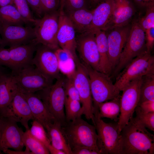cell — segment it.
I'll use <instances>...</instances> for the list:
<instances>
[{"instance_id": "obj_1", "label": "cell", "mask_w": 154, "mask_h": 154, "mask_svg": "<svg viewBox=\"0 0 154 154\" xmlns=\"http://www.w3.org/2000/svg\"><path fill=\"white\" fill-rule=\"evenodd\" d=\"M119 154H153L154 136L132 117L120 133Z\"/></svg>"}, {"instance_id": "obj_2", "label": "cell", "mask_w": 154, "mask_h": 154, "mask_svg": "<svg viewBox=\"0 0 154 154\" xmlns=\"http://www.w3.org/2000/svg\"><path fill=\"white\" fill-rule=\"evenodd\" d=\"M63 130L71 148L85 147L100 154L97 145V134L95 126L81 117L67 123Z\"/></svg>"}, {"instance_id": "obj_3", "label": "cell", "mask_w": 154, "mask_h": 154, "mask_svg": "<svg viewBox=\"0 0 154 154\" xmlns=\"http://www.w3.org/2000/svg\"><path fill=\"white\" fill-rule=\"evenodd\" d=\"M65 79L60 77L50 87L38 91L37 94L48 110L62 126L66 124L64 111L66 96L64 85Z\"/></svg>"}, {"instance_id": "obj_4", "label": "cell", "mask_w": 154, "mask_h": 154, "mask_svg": "<svg viewBox=\"0 0 154 154\" xmlns=\"http://www.w3.org/2000/svg\"><path fill=\"white\" fill-rule=\"evenodd\" d=\"M154 74V57L146 50L134 58L119 73L114 85L120 91L126 85L139 77Z\"/></svg>"}, {"instance_id": "obj_5", "label": "cell", "mask_w": 154, "mask_h": 154, "mask_svg": "<svg viewBox=\"0 0 154 154\" xmlns=\"http://www.w3.org/2000/svg\"><path fill=\"white\" fill-rule=\"evenodd\" d=\"M84 65L89 76L94 107L120 97V91L113 83L109 76Z\"/></svg>"}, {"instance_id": "obj_6", "label": "cell", "mask_w": 154, "mask_h": 154, "mask_svg": "<svg viewBox=\"0 0 154 154\" xmlns=\"http://www.w3.org/2000/svg\"><path fill=\"white\" fill-rule=\"evenodd\" d=\"M94 122L97 134V145L100 154H119L120 134L117 123L104 121L98 116V110H94Z\"/></svg>"}, {"instance_id": "obj_7", "label": "cell", "mask_w": 154, "mask_h": 154, "mask_svg": "<svg viewBox=\"0 0 154 154\" xmlns=\"http://www.w3.org/2000/svg\"><path fill=\"white\" fill-rule=\"evenodd\" d=\"M146 50L145 31L137 20L132 23L129 33L114 74H118L134 58Z\"/></svg>"}, {"instance_id": "obj_8", "label": "cell", "mask_w": 154, "mask_h": 154, "mask_svg": "<svg viewBox=\"0 0 154 154\" xmlns=\"http://www.w3.org/2000/svg\"><path fill=\"white\" fill-rule=\"evenodd\" d=\"M59 11L44 14L37 19L34 27L37 44H41L55 50L59 48L57 40Z\"/></svg>"}, {"instance_id": "obj_9", "label": "cell", "mask_w": 154, "mask_h": 154, "mask_svg": "<svg viewBox=\"0 0 154 154\" xmlns=\"http://www.w3.org/2000/svg\"><path fill=\"white\" fill-rule=\"evenodd\" d=\"M19 89L22 92L35 93L52 85L53 80L32 64L11 73Z\"/></svg>"}, {"instance_id": "obj_10", "label": "cell", "mask_w": 154, "mask_h": 154, "mask_svg": "<svg viewBox=\"0 0 154 154\" xmlns=\"http://www.w3.org/2000/svg\"><path fill=\"white\" fill-rule=\"evenodd\" d=\"M142 77L128 83L122 90L120 98V112L117 122L119 133L128 123L139 103Z\"/></svg>"}, {"instance_id": "obj_11", "label": "cell", "mask_w": 154, "mask_h": 154, "mask_svg": "<svg viewBox=\"0 0 154 154\" xmlns=\"http://www.w3.org/2000/svg\"><path fill=\"white\" fill-rule=\"evenodd\" d=\"M76 63V69L73 78L79 96L83 115L87 120H91L94 125V107L87 70L79 60Z\"/></svg>"}, {"instance_id": "obj_12", "label": "cell", "mask_w": 154, "mask_h": 154, "mask_svg": "<svg viewBox=\"0 0 154 154\" xmlns=\"http://www.w3.org/2000/svg\"><path fill=\"white\" fill-rule=\"evenodd\" d=\"M58 11V27L57 38L59 46L69 53L76 62L79 59L76 53V31L65 11L64 0H61Z\"/></svg>"}, {"instance_id": "obj_13", "label": "cell", "mask_w": 154, "mask_h": 154, "mask_svg": "<svg viewBox=\"0 0 154 154\" xmlns=\"http://www.w3.org/2000/svg\"><path fill=\"white\" fill-rule=\"evenodd\" d=\"M0 47H9L25 44L34 41L36 36L34 28L17 25H1Z\"/></svg>"}, {"instance_id": "obj_14", "label": "cell", "mask_w": 154, "mask_h": 154, "mask_svg": "<svg viewBox=\"0 0 154 154\" xmlns=\"http://www.w3.org/2000/svg\"><path fill=\"white\" fill-rule=\"evenodd\" d=\"M2 117L20 122L26 130L29 129L28 122L34 117L23 93L18 90L9 104L0 112Z\"/></svg>"}, {"instance_id": "obj_15", "label": "cell", "mask_w": 154, "mask_h": 154, "mask_svg": "<svg viewBox=\"0 0 154 154\" xmlns=\"http://www.w3.org/2000/svg\"><path fill=\"white\" fill-rule=\"evenodd\" d=\"M32 64L53 80L60 77L58 59L54 50L41 44L37 45Z\"/></svg>"}, {"instance_id": "obj_16", "label": "cell", "mask_w": 154, "mask_h": 154, "mask_svg": "<svg viewBox=\"0 0 154 154\" xmlns=\"http://www.w3.org/2000/svg\"><path fill=\"white\" fill-rule=\"evenodd\" d=\"M77 50L83 64L99 71L100 56L95 34L87 31L76 38Z\"/></svg>"}, {"instance_id": "obj_17", "label": "cell", "mask_w": 154, "mask_h": 154, "mask_svg": "<svg viewBox=\"0 0 154 154\" xmlns=\"http://www.w3.org/2000/svg\"><path fill=\"white\" fill-rule=\"evenodd\" d=\"M131 25L114 27L105 31L107 37L108 56L113 70L118 62L128 38Z\"/></svg>"}, {"instance_id": "obj_18", "label": "cell", "mask_w": 154, "mask_h": 154, "mask_svg": "<svg viewBox=\"0 0 154 154\" xmlns=\"http://www.w3.org/2000/svg\"><path fill=\"white\" fill-rule=\"evenodd\" d=\"M17 123L5 118L0 136V154L4 149H9L23 151L24 146L23 141L24 132Z\"/></svg>"}, {"instance_id": "obj_19", "label": "cell", "mask_w": 154, "mask_h": 154, "mask_svg": "<svg viewBox=\"0 0 154 154\" xmlns=\"http://www.w3.org/2000/svg\"><path fill=\"white\" fill-rule=\"evenodd\" d=\"M37 44L35 40L30 43L9 47L12 73L32 65L33 55Z\"/></svg>"}, {"instance_id": "obj_20", "label": "cell", "mask_w": 154, "mask_h": 154, "mask_svg": "<svg viewBox=\"0 0 154 154\" xmlns=\"http://www.w3.org/2000/svg\"><path fill=\"white\" fill-rule=\"evenodd\" d=\"M114 8L108 23L104 31L129 24L134 13V8L128 0H114Z\"/></svg>"}, {"instance_id": "obj_21", "label": "cell", "mask_w": 154, "mask_h": 154, "mask_svg": "<svg viewBox=\"0 0 154 154\" xmlns=\"http://www.w3.org/2000/svg\"><path fill=\"white\" fill-rule=\"evenodd\" d=\"M22 92L29 105L34 119L41 123L45 129L48 125L56 121L37 94Z\"/></svg>"}, {"instance_id": "obj_22", "label": "cell", "mask_w": 154, "mask_h": 154, "mask_svg": "<svg viewBox=\"0 0 154 154\" xmlns=\"http://www.w3.org/2000/svg\"><path fill=\"white\" fill-rule=\"evenodd\" d=\"M114 6V0H103L93 10L91 23L87 31H104L111 17Z\"/></svg>"}, {"instance_id": "obj_23", "label": "cell", "mask_w": 154, "mask_h": 154, "mask_svg": "<svg viewBox=\"0 0 154 154\" xmlns=\"http://www.w3.org/2000/svg\"><path fill=\"white\" fill-rule=\"evenodd\" d=\"M51 145L64 152L65 154H72L71 148L64 134L61 124L56 121L45 128Z\"/></svg>"}, {"instance_id": "obj_24", "label": "cell", "mask_w": 154, "mask_h": 154, "mask_svg": "<svg viewBox=\"0 0 154 154\" xmlns=\"http://www.w3.org/2000/svg\"><path fill=\"white\" fill-rule=\"evenodd\" d=\"M18 90L11 73L5 74L0 77V112L11 103Z\"/></svg>"}, {"instance_id": "obj_25", "label": "cell", "mask_w": 154, "mask_h": 154, "mask_svg": "<svg viewBox=\"0 0 154 154\" xmlns=\"http://www.w3.org/2000/svg\"><path fill=\"white\" fill-rule=\"evenodd\" d=\"M95 34L100 56L99 71L110 76L113 70L108 56V47L107 35L105 31L98 30Z\"/></svg>"}, {"instance_id": "obj_26", "label": "cell", "mask_w": 154, "mask_h": 154, "mask_svg": "<svg viewBox=\"0 0 154 154\" xmlns=\"http://www.w3.org/2000/svg\"><path fill=\"white\" fill-rule=\"evenodd\" d=\"M65 11L76 31L81 34L88 31L92 21L93 10L82 8Z\"/></svg>"}, {"instance_id": "obj_27", "label": "cell", "mask_w": 154, "mask_h": 154, "mask_svg": "<svg viewBox=\"0 0 154 154\" xmlns=\"http://www.w3.org/2000/svg\"><path fill=\"white\" fill-rule=\"evenodd\" d=\"M54 51L58 59L60 72L66 77H73L76 69V64L74 58L61 48H57Z\"/></svg>"}, {"instance_id": "obj_28", "label": "cell", "mask_w": 154, "mask_h": 154, "mask_svg": "<svg viewBox=\"0 0 154 154\" xmlns=\"http://www.w3.org/2000/svg\"><path fill=\"white\" fill-rule=\"evenodd\" d=\"M0 20L1 25L28 26L13 4L0 7Z\"/></svg>"}, {"instance_id": "obj_29", "label": "cell", "mask_w": 154, "mask_h": 154, "mask_svg": "<svg viewBox=\"0 0 154 154\" xmlns=\"http://www.w3.org/2000/svg\"><path fill=\"white\" fill-rule=\"evenodd\" d=\"M120 98L99 103L94 107L98 108L99 116L101 118H107L117 121L120 112Z\"/></svg>"}, {"instance_id": "obj_30", "label": "cell", "mask_w": 154, "mask_h": 154, "mask_svg": "<svg viewBox=\"0 0 154 154\" xmlns=\"http://www.w3.org/2000/svg\"><path fill=\"white\" fill-rule=\"evenodd\" d=\"M147 100H154V74H147L142 77L138 105Z\"/></svg>"}, {"instance_id": "obj_31", "label": "cell", "mask_w": 154, "mask_h": 154, "mask_svg": "<svg viewBox=\"0 0 154 154\" xmlns=\"http://www.w3.org/2000/svg\"><path fill=\"white\" fill-rule=\"evenodd\" d=\"M29 129L26 130L23 138V141L26 148L31 152L33 154H50L47 147L33 136Z\"/></svg>"}, {"instance_id": "obj_32", "label": "cell", "mask_w": 154, "mask_h": 154, "mask_svg": "<svg viewBox=\"0 0 154 154\" xmlns=\"http://www.w3.org/2000/svg\"><path fill=\"white\" fill-rule=\"evenodd\" d=\"M64 108L65 119L67 123L81 117L83 110L80 101L66 97Z\"/></svg>"}, {"instance_id": "obj_33", "label": "cell", "mask_w": 154, "mask_h": 154, "mask_svg": "<svg viewBox=\"0 0 154 154\" xmlns=\"http://www.w3.org/2000/svg\"><path fill=\"white\" fill-rule=\"evenodd\" d=\"M13 4L26 22L27 25L34 26L37 19L33 16L26 0H13Z\"/></svg>"}, {"instance_id": "obj_34", "label": "cell", "mask_w": 154, "mask_h": 154, "mask_svg": "<svg viewBox=\"0 0 154 154\" xmlns=\"http://www.w3.org/2000/svg\"><path fill=\"white\" fill-rule=\"evenodd\" d=\"M136 116L134 120L141 125L154 131V112H146L137 106L135 109Z\"/></svg>"}, {"instance_id": "obj_35", "label": "cell", "mask_w": 154, "mask_h": 154, "mask_svg": "<svg viewBox=\"0 0 154 154\" xmlns=\"http://www.w3.org/2000/svg\"><path fill=\"white\" fill-rule=\"evenodd\" d=\"M29 131L34 137L42 143L47 148L51 144L47 133L43 125L37 121L33 119Z\"/></svg>"}, {"instance_id": "obj_36", "label": "cell", "mask_w": 154, "mask_h": 154, "mask_svg": "<svg viewBox=\"0 0 154 154\" xmlns=\"http://www.w3.org/2000/svg\"><path fill=\"white\" fill-rule=\"evenodd\" d=\"M146 8L145 15L137 20L139 25L145 31L154 27V6Z\"/></svg>"}, {"instance_id": "obj_37", "label": "cell", "mask_w": 154, "mask_h": 154, "mask_svg": "<svg viewBox=\"0 0 154 154\" xmlns=\"http://www.w3.org/2000/svg\"><path fill=\"white\" fill-rule=\"evenodd\" d=\"M73 77H66L65 79L64 88L66 95L69 98L80 101L79 94L74 83Z\"/></svg>"}, {"instance_id": "obj_38", "label": "cell", "mask_w": 154, "mask_h": 154, "mask_svg": "<svg viewBox=\"0 0 154 154\" xmlns=\"http://www.w3.org/2000/svg\"><path fill=\"white\" fill-rule=\"evenodd\" d=\"M42 16L45 14L58 11L61 0H40Z\"/></svg>"}, {"instance_id": "obj_39", "label": "cell", "mask_w": 154, "mask_h": 154, "mask_svg": "<svg viewBox=\"0 0 154 154\" xmlns=\"http://www.w3.org/2000/svg\"><path fill=\"white\" fill-rule=\"evenodd\" d=\"M88 0H64L65 11H71L82 8H88Z\"/></svg>"}, {"instance_id": "obj_40", "label": "cell", "mask_w": 154, "mask_h": 154, "mask_svg": "<svg viewBox=\"0 0 154 154\" xmlns=\"http://www.w3.org/2000/svg\"><path fill=\"white\" fill-rule=\"evenodd\" d=\"M145 40L146 50L151 53L154 44V27L145 31Z\"/></svg>"}, {"instance_id": "obj_41", "label": "cell", "mask_w": 154, "mask_h": 154, "mask_svg": "<svg viewBox=\"0 0 154 154\" xmlns=\"http://www.w3.org/2000/svg\"><path fill=\"white\" fill-rule=\"evenodd\" d=\"M0 66L11 68V59L8 48L0 47Z\"/></svg>"}, {"instance_id": "obj_42", "label": "cell", "mask_w": 154, "mask_h": 154, "mask_svg": "<svg viewBox=\"0 0 154 154\" xmlns=\"http://www.w3.org/2000/svg\"><path fill=\"white\" fill-rule=\"evenodd\" d=\"M33 12L39 18L42 16L40 0H26Z\"/></svg>"}, {"instance_id": "obj_43", "label": "cell", "mask_w": 154, "mask_h": 154, "mask_svg": "<svg viewBox=\"0 0 154 154\" xmlns=\"http://www.w3.org/2000/svg\"><path fill=\"white\" fill-rule=\"evenodd\" d=\"M137 106L146 112H154V100L146 101L139 104Z\"/></svg>"}, {"instance_id": "obj_44", "label": "cell", "mask_w": 154, "mask_h": 154, "mask_svg": "<svg viewBox=\"0 0 154 154\" xmlns=\"http://www.w3.org/2000/svg\"><path fill=\"white\" fill-rule=\"evenodd\" d=\"M72 154H99L97 152L85 147H76L72 149Z\"/></svg>"}, {"instance_id": "obj_45", "label": "cell", "mask_w": 154, "mask_h": 154, "mask_svg": "<svg viewBox=\"0 0 154 154\" xmlns=\"http://www.w3.org/2000/svg\"><path fill=\"white\" fill-rule=\"evenodd\" d=\"M3 152L5 153L8 154H33L31 152L26 148L24 151H11L7 149H4Z\"/></svg>"}, {"instance_id": "obj_46", "label": "cell", "mask_w": 154, "mask_h": 154, "mask_svg": "<svg viewBox=\"0 0 154 154\" xmlns=\"http://www.w3.org/2000/svg\"><path fill=\"white\" fill-rule=\"evenodd\" d=\"M141 6L146 8L154 6V0H135Z\"/></svg>"}, {"instance_id": "obj_47", "label": "cell", "mask_w": 154, "mask_h": 154, "mask_svg": "<svg viewBox=\"0 0 154 154\" xmlns=\"http://www.w3.org/2000/svg\"><path fill=\"white\" fill-rule=\"evenodd\" d=\"M47 149L51 154H65L64 152L54 147L51 144L48 146Z\"/></svg>"}, {"instance_id": "obj_48", "label": "cell", "mask_w": 154, "mask_h": 154, "mask_svg": "<svg viewBox=\"0 0 154 154\" xmlns=\"http://www.w3.org/2000/svg\"><path fill=\"white\" fill-rule=\"evenodd\" d=\"M13 4V0H0V7Z\"/></svg>"}, {"instance_id": "obj_49", "label": "cell", "mask_w": 154, "mask_h": 154, "mask_svg": "<svg viewBox=\"0 0 154 154\" xmlns=\"http://www.w3.org/2000/svg\"><path fill=\"white\" fill-rule=\"evenodd\" d=\"M5 120V117H2L0 115V136Z\"/></svg>"}, {"instance_id": "obj_50", "label": "cell", "mask_w": 154, "mask_h": 154, "mask_svg": "<svg viewBox=\"0 0 154 154\" xmlns=\"http://www.w3.org/2000/svg\"><path fill=\"white\" fill-rule=\"evenodd\" d=\"M5 74V73L3 72V70L1 67V66H0V77Z\"/></svg>"}, {"instance_id": "obj_51", "label": "cell", "mask_w": 154, "mask_h": 154, "mask_svg": "<svg viewBox=\"0 0 154 154\" xmlns=\"http://www.w3.org/2000/svg\"><path fill=\"white\" fill-rule=\"evenodd\" d=\"M97 0H90L91 3L93 4H96Z\"/></svg>"}, {"instance_id": "obj_52", "label": "cell", "mask_w": 154, "mask_h": 154, "mask_svg": "<svg viewBox=\"0 0 154 154\" xmlns=\"http://www.w3.org/2000/svg\"><path fill=\"white\" fill-rule=\"evenodd\" d=\"M102 0H96V3H98L99 2H100V1H102Z\"/></svg>"}, {"instance_id": "obj_53", "label": "cell", "mask_w": 154, "mask_h": 154, "mask_svg": "<svg viewBox=\"0 0 154 154\" xmlns=\"http://www.w3.org/2000/svg\"><path fill=\"white\" fill-rule=\"evenodd\" d=\"M1 39H0V44L1 43Z\"/></svg>"}, {"instance_id": "obj_54", "label": "cell", "mask_w": 154, "mask_h": 154, "mask_svg": "<svg viewBox=\"0 0 154 154\" xmlns=\"http://www.w3.org/2000/svg\"><path fill=\"white\" fill-rule=\"evenodd\" d=\"M0 23L1 24V21H0Z\"/></svg>"}, {"instance_id": "obj_55", "label": "cell", "mask_w": 154, "mask_h": 154, "mask_svg": "<svg viewBox=\"0 0 154 154\" xmlns=\"http://www.w3.org/2000/svg\"><path fill=\"white\" fill-rule=\"evenodd\" d=\"M1 39V36H0V39Z\"/></svg>"}, {"instance_id": "obj_56", "label": "cell", "mask_w": 154, "mask_h": 154, "mask_svg": "<svg viewBox=\"0 0 154 154\" xmlns=\"http://www.w3.org/2000/svg\"><path fill=\"white\" fill-rule=\"evenodd\" d=\"M1 24L0 23V26H1Z\"/></svg>"}]
</instances>
